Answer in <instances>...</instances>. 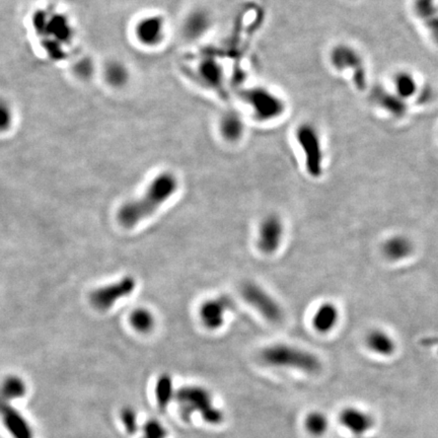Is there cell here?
I'll return each mask as SVG.
<instances>
[{"instance_id": "obj_1", "label": "cell", "mask_w": 438, "mask_h": 438, "mask_svg": "<svg viewBox=\"0 0 438 438\" xmlns=\"http://www.w3.org/2000/svg\"><path fill=\"white\" fill-rule=\"evenodd\" d=\"M177 180L171 174H162L148 187L141 198L128 202L120 208L118 220L123 227H134L143 219L149 218L177 190Z\"/></svg>"}, {"instance_id": "obj_2", "label": "cell", "mask_w": 438, "mask_h": 438, "mask_svg": "<svg viewBox=\"0 0 438 438\" xmlns=\"http://www.w3.org/2000/svg\"><path fill=\"white\" fill-rule=\"evenodd\" d=\"M180 416L186 422H190L193 416L198 415L209 425L222 423V411L214 405L213 398L207 388L197 384L184 386L176 390L175 399Z\"/></svg>"}, {"instance_id": "obj_3", "label": "cell", "mask_w": 438, "mask_h": 438, "mask_svg": "<svg viewBox=\"0 0 438 438\" xmlns=\"http://www.w3.org/2000/svg\"><path fill=\"white\" fill-rule=\"evenodd\" d=\"M261 359L270 366L287 367L304 373H317L322 367L315 354L289 345L277 344L265 348L262 351Z\"/></svg>"}, {"instance_id": "obj_4", "label": "cell", "mask_w": 438, "mask_h": 438, "mask_svg": "<svg viewBox=\"0 0 438 438\" xmlns=\"http://www.w3.org/2000/svg\"><path fill=\"white\" fill-rule=\"evenodd\" d=\"M242 98L250 107L255 119L261 123L279 119L286 110L283 98L267 87L260 85L242 91Z\"/></svg>"}, {"instance_id": "obj_5", "label": "cell", "mask_w": 438, "mask_h": 438, "mask_svg": "<svg viewBox=\"0 0 438 438\" xmlns=\"http://www.w3.org/2000/svg\"><path fill=\"white\" fill-rule=\"evenodd\" d=\"M328 61L337 72H350L353 85L358 91H366L368 81L366 65L364 58L355 48L347 44L336 45L331 49Z\"/></svg>"}, {"instance_id": "obj_6", "label": "cell", "mask_w": 438, "mask_h": 438, "mask_svg": "<svg viewBox=\"0 0 438 438\" xmlns=\"http://www.w3.org/2000/svg\"><path fill=\"white\" fill-rule=\"evenodd\" d=\"M295 139L304 152L306 171L317 178L323 171V148L319 131L311 123H302L295 130Z\"/></svg>"}, {"instance_id": "obj_7", "label": "cell", "mask_w": 438, "mask_h": 438, "mask_svg": "<svg viewBox=\"0 0 438 438\" xmlns=\"http://www.w3.org/2000/svg\"><path fill=\"white\" fill-rule=\"evenodd\" d=\"M240 294L253 308L272 323H279L283 319V313L280 306L275 302L263 289L255 283H246L240 289Z\"/></svg>"}, {"instance_id": "obj_8", "label": "cell", "mask_w": 438, "mask_h": 438, "mask_svg": "<svg viewBox=\"0 0 438 438\" xmlns=\"http://www.w3.org/2000/svg\"><path fill=\"white\" fill-rule=\"evenodd\" d=\"M136 289V281L132 276H126L117 282L100 287L92 292L91 302L94 308L107 311L118 300L130 295Z\"/></svg>"}, {"instance_id": "obj_9", "label": "cell", "mask_w": 438, "mask_h": 438, "mask_svg": "<svg viewBox=\"0 0 438 438\" xmlns=\"http://www.w3.org/2000/svg\"><path fill=\"white\" fill-rule=\"evenodd\" d=\"M369 98L377 108L383 110L393 117L400 119L407 114L408 106L406 101L396 92L388 91L383 85L373 87Z\"/></svg>"}, {"instance_id": "obj_10", "label": "cell", "mask_w": 438, "mask_h": 438, "mask_svg": "<svg viewBox=\"0 0 438 438\" xmlns=\"http://www.w3.org/2000/svg\"><path fill=\"white\" fill-rule=\"evenodd\" d=\"M233 308V300L229 296L207 300L202 304L199 311L202 323L210 330H216L225 323V313Z\"/></svg>"}, {"instance_id": "obj_11", "label": "cell", "mask_w": 438, "mask_h": 438, "mask_svg": "<svg viewBox=\"0 0 438 438\" xmlns=\"http://www.w3.org/2000/svg\"><path fill=\"white\" fill-rule=\"evenodd\" d=\"M283 238V225L276 216L264 219L259 231L258 246L264 254H273L278 250Z\"/></svg>"}, {"instance_id": "obj_12", "label": "cell", "mask_w": 438, "mask_h": 438, "mask_svg": "<svg viewBox=\"0 0 438 438\" xmlns=\"http://www.w3.org/2000/svg\"><path fill=\"white\" fill-rule=\"evenodd\" d=\"M1 417L4 427L12 438H34V430L29 421L12 404L2 403Z\"/></svg>"}, {"instance_id": "obj_13", "label": "cell", "mask_w": 438, "mask_h": 438, "mask_svg": "<svg viewBox=\"0 0 438 438\" xmlns=\"http://www.w3.org/2000/svg\"><path fill=\"white\" fill-rule=\"evenodd\" d=\"M339 421L348 431L355 435H364L375 423L367 412L354 407L345 408L339 415Z\"/></svg>"}, {"instance_id": "obj_14", "label": "cell", "mask_w": 438, "mask_h": 438, "mask_svg": "<svg viewBox=\"0 0 438 438\" xmlns=\"http://www.w3.org/2000/svg\"><path fill=\"white\" fill-rule=\"evenodd\" d=\"M219 132L227 143H235L244 136V122L236 111L227 112L219 121Z\"/></svg>"}, {"instance_id": "obj_15", "label": "cell", "mask_w": 438, "mask_h": 438, "mask_svg": "<svg viewBox=\"0 0 438 438\" xmlns=\"http://www.w3.org/2000/svg\"><path fill=\"white\" fill-rule=\"evenodd\" d=\"M413 249L411 240L403 236L388 238L383 247L384 255L392 261H401L406 259L413 253Z\"/></svg>"}, {"instance_id": "obj_16", "label": "cell", "mask_w": 438, "mask_h": 438, "mask_svg": "<svg viewBox=\"0 0 438 438\" xmlns=\"http://www.w3.org/2000/svg\"><path fill=\"white\" fill-rule=\"evenodd\" d=\"M163 33L164 25H162L160 19L147 18L137 25V38L143 44L156 45L162 39Z\"/></svg>"}, {"instance_id": "obj_17", "label": "cell", "mask_w": 438, "mask_h": 438, "mask_svg": "<svg viewBox=\"0 0 438 438\" xmlns=\"http://www.w3.org/2000/svg\"><path fill=\"white\" fill-rule=\"evenodd\" d=\"M339 313L335 304L326 302L322 304L313 315V325L320 333L330 332L336 326Z\"/></svg>"}, {"instance_id": "obj_18", "label": "cell", "mask_w": 438, "mask_h": 438, "mask_svg": "<svg viewBox=\"0 0 438 438\" xmlns=\"http://www.w3.org/2000/svg\"><path fill=\"white\" fill-rule=\"evenodd\" d=\"M175 394L176 390L171 375L167 373L160 375L154 386V399L158 409L165 411L171 402L175 399Z\"/></svg>"}, {"instance_id": "obj_19", "label": "cell", "mask_w": 438, "mask_h": 438, "mask_svg": "<svg viewBox=\"0 0 438 438\" xmlns=\"http://www.w3.org/2000/svg\"><path fill=\"white\" fill-rule=\"evenodd\" d=\"M366 343L371 351L379 355H392L396 349L394 340L381 330L371 331L367 336Z\"/></svg>"}, {"instance_id": "obj_20", "label": "cell", "mask_w": 438, "mask_h": 438, "mask_svg": "<svg viewBox=\"0 0 438 438\" xmlns=\"http://www.w3.org/2000/svg\"><path fill=\"white\" fill-rule=\"evenodd\" d=\"M395 92L404 100L413 98L417 94L418 85L413 74L408 72H399L393 79Z\"/></svg>"}, {"instance_id": "obj_21", "label": "cell", "mask_w": 438, "mask_h": 438, "mask_svg": "<svg viewBox=\"0 0 438 438\" xmlns=\"http://www.w3.org/2000/svg\"><path fill=\"white\" fill-rule=\"evenodd\" d=\"M211 25L210 17L202 10L193 12L185 23V32L190 38H199L207 32Z\"/></svg>"}, {"instance_id": "obj_22", "label": "cell", "mask_w": 438, "mask_h": 438, "mask_svg": "<svg viewBox=\"0 0 438 438\" xmlns=\"http://www.w3.org/2000/svg\"><path fill=\"white\" fill-rule=\"evenodd\" d=\"M27 393V386L21 377L10 375L4 379L2 384V398L3 402L10 403L12 401L23 398Z\"/></svg>"}, {"instance_id": "obj_23", "label": "cell", "mask_w": 438, "mask_h": 438, "mask_svg": "<svg viewBox=\"0 0 438 438\" xmlns=\"http://www.w3.org/2000/svg\"><path fill=\"white\" fill-rule=\"evenodd\" d=\"M304 426L306 431L315 437L325 435L328 426L327 416L322 412H311L304 419Z\"/></svg>"}, {"instance_id": "obj_24", "label": "cell", "mask_w": 438, "mask_h": 438, "mask_svg": "<svg viewBox=\"0 0 438 438\" xmlns=\"http://www.w3.org/2000/svg\"><path fill=\"white\" fill-rule=\"evenodd\" d=\"M130 323L132 327L138 332L146 333L152 330L154 326V317L146 309H137L130 315Z\"/></svg>"}, {"instance_id": "obj_25", "label": "cell", "mask_w": 438, "mask_h": 438, "mask_svg": "<svg viewBox=\"0 0 438 438\" xmlns=\"http://www.w3.org/2000/svg\"><path fill=\"white\" fill-rule=\"evenodd\" d=\"M141 438H167L169 431L167 427L156 418H150L143 423L140 428Z\"/></svg>"}, {"instance_id": "obj_26", "label": "cell", "mask_w": 438, "mask_h": 438, "mask_svg": "<svg viewBox=\"0 0 438 438\" xmlns=\"http://www.w3.org/2000/svg\"><path fill=\"white\" fill-rule=\"evenodd\" d=\"M119 416L122 426L128 435H134L140 431L139 430L140 427L138 425V416L132 407H124L120 411Z\"/></svg>"}, {"instance_id": "obj_27", "label": "cell", "mask_w": 438, "mask_h": 438, "mask_svg": "<svg viewBox=\"0 0 438 438\" xmlns=\"http://www.w3.org/2000/svg\"><path fill=\"white\" fill-rule=\"evenodd\" d=\"M413 10L416 16L424 21L438 14L435 0H414Z\"/></svg>"}, {"instance_id": "obj_28", "label": "cell", "mask_w": 438, "mask_h": 438, "mask_svg": "<svg viewBox=\"0 0 438 438\" xmlns=\"http://www.w3.org/2000/svg\"><path fill=\"white\" fill-rule=\"evenodd\" d=\"M107 81L113 85H121L127 79L125 68L119 63L109 64L106 70Z\"/></svg>"}, {"instance_id": "obj_29", "label": "cell", "mask_w": 438, "mask_h": 438, "mask_svg": "<svg viewBox=\"0 0 438 438\" xmlns=\"http://www.w3.org/2000/svg\"><path fill=\"white\" fill-rule=\"evenodd\" d=\"M425 25L430 32L432 38L438 43V14L425 21Z\"/></svg>"}, {"instance_id": "obj_30", "label": "cell", "mask_w": 438, "mask_h": 438, "mask_svg": "<svg viewBox=\"0 0 438 438\" xmlns=\"http://www.w3.org/2000/svg\"><path fill=\"white\" fill-rule=\"evenodd\" d=\"M417 94H419V102L426 103L427 101L430 100L431 96H432V91L429 87L422 90L420 92H418Z\"/></svg>"}]
</instances>
